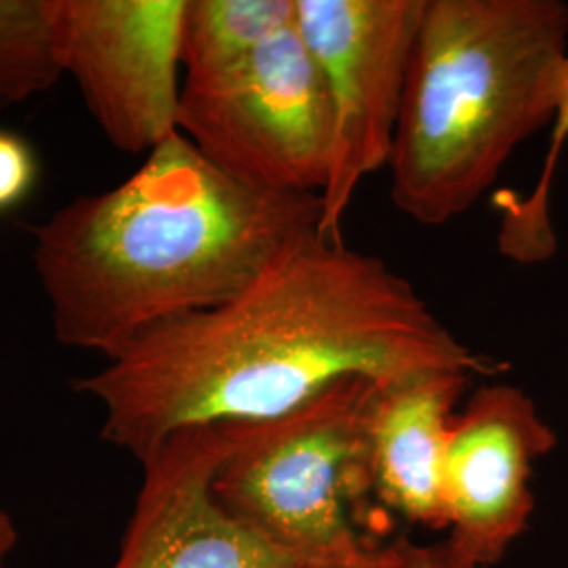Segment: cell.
Returning <instances> with one entry per match:
<instances>
[{
    "instance_id": "obj_1",
    "label": "cell",
    "mask_w": 568,
    "mask_h": 568,
    "mask_svg": "<svg viewBox=\"0 0 568 568\" xmlns=\"http://www.w3.org/2000/svg\"><path fill=\"white\" fill-rule=\"evenodd\" d=\"M504 368L382 257L316 230L224 304L148 331L72 387L102 405L103 440L143 462L182 429L274 419L345 377Z\"/></svg>"
},
{
    "instance_id": "obj_2",
    "label": "cell",
    "mask_w": 568,
    "mask_h": 568,
    "mask_svg": "<svg viewBox=\"0 0 568 568\" xmlns=\"http://www.w3.org/2000/svg\"><path fill=\"white\" fill-rule=\"evenodd\" d=\"M321 224V196L248 187L175 133L124 182L37 225L32 264L53 337L110 361L156 326L224 304Z\"/></svg>"
},
{
    "instance_id": "obj_3",
    "label": "cell",
    "mask_w": 568,
    "mask_h": 568,
    "mask_svg": "<svg viewBox=\"0 0 568 568\" xmlns=\"http://www.w3.org/2000/svg\"><path fill=\"white\" fill-rule=\"evenodd\" d=\"M567 58L562 0H427L387 163L394 206L426 227L466 215L554 121Z\"/></svg>"
},
{
    "instance_id": "obj_4",
    "label": "cell",
    "mask_w": 568,
    "mask_h": 568,
    "mask_svg": "<svg viewBox=\"0 0 568 568\" xmlns=\"http://www.w3.org/2000/svg\"><path fill=\"white\" fill-rule=\"evenodd\" d=\"M379 384L345 377L281 417L230 424L220 504L310 568H406L400 541L356 525L373 497L371 413Z\"/></svg>"
},
{
    "instance_id": "obj_5",
    "label": "cell",
    "mask_w": 568,
    "mask_h": 568,
    "mask_svg": "<svg viewBox=\"0 0 568 568\" xmlns=\"http://www.w3.org/2000/svg\"><path fill=\"white\" fill-rule=\"evenodd\" d=\"M180 133L232 180L270 194L325 190L333 116L297 28L211 79H183Z\"/></svg>"
},
{
    "instance_id": "obj_6",
    "label": "cell",
    "mask_w": 568,
    "mask_h": 568,
    "mask_svg": "<svg viewBox=\"0 0 568 568\" xmlns=\"http://www.w3.org/2000/svg\"><path fill=\"white\" fill-rule=\"evenodd\" d=\"M295 28L325 81L333 156L321 232L342 225L361 183L389 163L427 0H295Z\"/></svg>"
},
{
    "instance_id": "obj_7",
    "label": "cell",
    "mask_w": 568,
    "mask_h": 568,
    "mask_svg": "<svg viewBox=\"0 0 568 568\" xmlns=\"http://www.w3.org/2000/svg\"><path fill=\"white\" fill-rule=\"evenodd\" d=\"M185 0H51L61 77L103 138L150 154L180 133Z\"/></svg>"
},
{
    "instance_id": "obj_8",
    "label": "cell",
    "mask_w": 568,
    "mask_h": 568,
    "mask_svg": "<svg viewBox=\"0 0 568 568\" xmlns=\"http://www.w3.org/2000/svg\"><path fill=\"white\" fill-rule=\"evenodd\" d=\"M232 445L230 424L187 427L140 462L142 488L110 568H310L215 497Z\"/></svg>"
},
{
    "instance_id": "obj_9",
    "label": "cell",
    "mask_w": 568,
    "mask_h": 568,
    "mask_svg": "<svg viewBox=\"0 0 568 568\" xmlns=\"http://www.w3.org/2000/svg\"><path fill=\"white\" fill-rule=\"evenodd\" d=\"M558 445L525 389L476 387L448 429L445 509L448 539L480 568L497 567L535 511L532 466Z\"/></svg>"
},
{
    "instance_id": "obj_10",
    "label": "cell",
    "mask_w": 568,
    "mask_h": 568,
    "mask_svg": "<svg viewBox=\"0 0 568 568\" xmlns=\"http://www.w3.org/2000/svg\"><path fill=\"white\" fill-rule=\"evenodd\" d=\"M471 379L464 371H429L377 387L368 432L373 497L413 525L448 528V429Z\"/></svg>"
},
{
    "instance_id": "obj_11",
    "label": "cell",
    "mask_w": 568,
    "mask_h": 568,
    "mask_svg": "<svg viewBox=\"0 0 568 568\" xmlns=\"http://www.w3.org/2000/svg\"><path fill=\"white\" fill-rule=\"evenodd\" d=\"M295 0H185L183 79H211L295 26Z\"/></svg>"
},
{
    "instance_id": "obj_12",
    "label": "cell",
    "mask_w": 568,
    "mask_h": 568,
    "mask_svg": "<svg viewBox=\"0 0 568 568\" xmlns=\"http://www.w3.org/2000/svg\"><path fill=\"white\" fill-rule=\"evenodd\" d=\"M61 79L51 0H0V112Z\"/></svg>"
},
{
    "instance_id": "obj_13",
    "label": "cell",
    "mask_w": 568,
    "mask_h": 568,
    "mask_svg": "<svg viewBox=\"0 0 568 568\" xmlns=\"http://www.w3.org/2000/svg\"><path fill=\"white\" fill-rule=\"evenodd\" d=\"M568 140V58L554 112V129L549 138L548 156L539 180L528 196L501 192L495 196L499 211L497 246L504 257L523 265L544 264L554 257L558 241L549 220V194L558 159Z\"/></svg>"
},
{
    "instance_id": "obj_14",
    "label": "cell",
    "mask_w": 568,
    "mask_h": 568,
    "mask_svg": "<svg viewBox=\"0 0 568 568\" xmlns=\"http://www.w3.org/2000/svg\"><path fill=\"white\" fill-rule=\"evenodd\" d=\"M39 182V159L21 135L0 129V213L20 206Z\"/></svg>"
},
{
    "instance_id": "obj_15",
    "label": "cell",
    "mask_w": 568,
    "mask_h": 568,
    "mask_svg": "<svg viewBox=\"0 0 568 568\" xmlns=\"http://www.w3.org/2000/svg\"><path fill=\"white\" fill-rule=\"evenodd\" d=\"M400 546L405 551L406 568H480L448 537L434 544H413L403 539Z\"/></svg>"
},
{
    "instance_id": "obj_16",
    "label": "cell",
    "mask_w": 568,
    "mask_h": 568,
    "mask_svg": "<svg viewBox=\"0 0 568 568\" xmlns=\"http://www.w3.org/2000/svg\"><path fill=\"white\" fill-rule=\"evenodd\" d=\"M16 546H18V527L9 516V511L0 508V568H4Z\"/></svg>"
}]
</instances>
